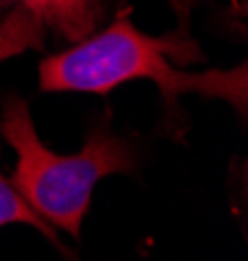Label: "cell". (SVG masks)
I'll list each match as a JSON object with an SVG mask.
<instances>
[{"label": "cell", "mask_w": 248, "mask_h": 261, "mask_svg": "<svg viewBox=\"0 0 248 261\" xmlns=\"http://www.w3.org/2000/svg\"><path fill=\"white\" fill-rule=\"evenodd\" d=\"M3 136L18 157L13 175L16 191L47 225L71 235L81 232L97 183L133 167L131 149L105 128L92 130L76 154L47 149L37 136L27 102L21 99L6 105Z\"/></svg>", "instance_id": "cell-2"}, {"label": "cell", "mask_w": 248, "mask_h": 261, "mask_svg": "<svg viewBox=\"0 0 248 261\" xmlns=\"http://www.w3.org/2000/svg\"><path fill=\"white\" fill-rule=\"evenodd\" d=\"M42 27H58L65 37L81 39L94 24V0H21Z\"/></svg>", "instance_id": "cell-3"}, {"label": "cell", "mask_w": 248, "mask_h": 261, "mask_svg": "<svg viewBox=\"0 0 248 261\" xmlns=\"http://www.w3.org/2000/svg\"><path fill=\"white\" fill-rule=\"evenodd\" d=\"M175 53L172 39H160L139 32L131 18L112 24L65 53H58L39 65V86L44 92H110L126 81L149 79L162 89L165 99L175 105L180 94L214 97L245 110L248 84L245 68L188 73L167 60Z\"/></svg>", "instance_id": "cell-1"}, {"label": "cell", "mask_w": 248, "mask_h": 261, "mask_svg": "<svg viewBox=\"0 0 248 261\" xmlns=\"http://www.w3.org/2000/svg\"><path fill=\"white\" fill-rule=\"evenodd\" d=\"M42 42V24L27 11L16 8L3 24H0V60L21 55Z\"/></svg>", "instance_id": "cell-4"}, {"label": "cell", "mask_w": 248, "mask_h": 261, "mask_svg": "<svg viewBox=\"0 0 248 261\" xmlns=\"http://www.w3.org/2000/svg\"><path fill=\"white\" fill-rule=\"evenodd\" d=\"M3 225H32L39 232H44V238L55 241V235L50 230V225L24 201V196L16 191L13 183H8L0 172V227Z\"/></svg>", "instance_id": "cell-5"}]
</instances>
